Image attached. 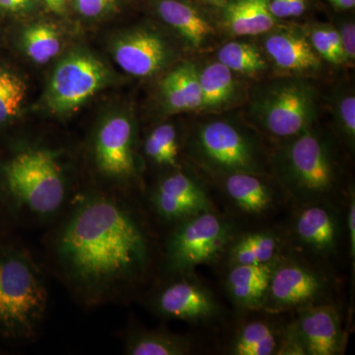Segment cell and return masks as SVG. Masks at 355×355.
Instances as JSON below:
<instances>
[{"instance_id":"6da1fadb","label":"cell","mask_w":355,"mask_h":355,"mask_svg":"<svg viewBox=\"0 0 355 355\" xmlns=\"http://www.w3.org/2000/svg\"><path fill=\"white\" fill-rule=\"evenodd\" d=\"M55 254L72 286L88 301H99L139 279L149 261L146 231L116 198H85L65 221Z\"/></svg>"},{"instance_id":"7a4b0ae2","label":"cell","mask_w":355,"mask_h":355,"mask_svg":"<svg viewBox=\"0 0 355 355\" xmlns=\"http://www.w3.org/2000/svg\"><path fill=\"white\" fill-rule=\"evenodd\" d=\"M280 183L294 202H330L340 183L338 165L328 139L311 130L288 139L277 153Z\"/></svg>"},{"instance_id":"3957f363","label":"cell","mask_w":355,"mask_h":355,"mask_svg":"<svg viewBox=\"0 0 355 355\" xmlns=\"http://www.w3.org/2000/svg\"><path fill=\"white\" fill-rule=\"evenodd\" d=\"M48 291L41 272L28 254L0 251V335L32 336L48 308Z\"/></svg>"},{"instance_id":"277c9868","label":"cell","mask_w":355,"mask_h":355,"mask_svg":"<svg viewBox=\"0 0 355 355\" xmlns=\"http://www.w3.org/2000/svg\"><path fill=\"white\" fill-rule=\"evenodd\" d=\"M3 178L13 202L34 216H53L67 198L64 171L57 154L49 149L20 151L4 166Z\"/></svg>"},{"instance_id":"5b68a950","label":"cell","mask_w":355,"mask_h":355,"mask_svg":"<svg viewBox=\"0 0 355 355\" xmlns=\"http://www.w3.org/2000/svg\"><path fill=\"white\" fill-rule=\"evenodd\" d=\"M193 154L200 164L217 175L266 174L258 144L241 130L216 121L205 123L196 135Z\"/></svg>"},{"instance_id":"8992f818","label":"cell","mask_w":355,"mask_h":355,"mask_svg":"<svg viewBox=\"0 0 355 355\" xmlns=\"http://www.w3.org/2000/svg\"><path fill=\"white\" fill-rule=\"evenodd\" d=\"M254 108L266 132L291 139L310 130L316 114L314 90L304 81L280 80L266 89Z\"/></svg>"},{"instance_id":"52a82bcc","label":"cell","mask_w":355,"mask_h":355,"mask_svg":"<svg viewBox=\"0 0 355 355\" xmlns=\"http://www.w3.org/2000/svg\"><path fill=\"white\" fill-rule=\"evenodd\" d=\"M109 76L106 65L94 55L71 53L53 70L46 88V106L58 114L76 111L106 85Z\"/></svg>"},{"instance_id":"ba28073f","label":"cell","mask_w":355,"mask_h":355,"mask_svg":"<svg viewBox=\"0 0 355 355\" xmlns=\"http://www.w3.org/2000/svg\"><path fill=\"white\" fill-rule=\"evenodd\" d=\"M233 226L216 210L202 212L178 222L166 246L170 270L188 273L197 266L209 263L216 254L214 238Z\"/></svg>"},{"instance_id":"9c48e42d","label":"cell","mask_w":355,"mask_h":355,"mask_svg":"<svg viewBox=\"0 0 355 355\" xmlns=\"http://www.w3.org/2000/svg\"><path fill=\"white\" fill-rule=\"evenodd\" d=\"M326 289L327 279L321 272L282 254L273 268L261 310L277 314L318 304Z\"/></svg>"},{"instance_id":"30bf717a","label":"cell","mask_w":355,"mask_h":355,"mask_svg":"<svg viewBox=\"0 0 355 355\" xmlns=\"http://www.w3.org/2000/svg\"><path fill=\"white\" fill-rule=\"evenodd\" d=\"M93 153L98 169L116 181H128L137 176L135 154V130L125 114L106 119L95 135Z\"/></svg>"},{"instance_id":"8fae6325","label":"cell","mask_w":355,"mask_h":355,"mask_svg":"<svg viewBox=\"0 0 355 355\" xmlns=\"http://www.w3.org/2000/svg\"><path fill=\"white\" fill-rule=\"evenodd\" d=\"M151 303L159 316L191 323L209 321L220 314L214 293L197 279L187 275L158 289Z\"/></svg>"},{"instance_id":"7c38bea8","label":"cell","mask_w":355,"mask_h":355,"mask_svg":"<svg viewBox=\"0 0 355 355\" xmlns=\"http://www.w3.org/2000/svg\"><path fill=\"white\" fill-rule=\"evenodd\" d=\"M303 355H336L345 345L340 313L331 304H314L297 310L295 321L288 324Z\"/></svg>"},{"instance_id":"4fadbf2b","label":"cell","mask_w":355,"mask_h":355,"mask_svg":"<svg viewBox=\"0 0 355 355\" xmlns=\"http://www.w3.org/2000/svg\"><path fill=\"white\" fill-rule=\"evenodd\" d=\"M151 202L161 218L176 223L196 214L214 210V203L202 184L178 170L159 182Z\"/></svg>"},{"instance_id":"5bb4252c","label":"cell","mask_w":355,"mask_h":355,"mask_svg":"<svg viewBox=\"0 0 355 355\" xmlns=\"http://www.w3.org/2000/svg\"><path fill=\"white\" fill-rule=\"evenodd\" d=\"M114 60L130 76H155L172 58V51L158 33L135 30L125 33L113 44Z\"/></svg>"},{"instance_id":"9a60e30c","label":"cell","mask_w":355,"mask_h":355,"mask_svg":"<svg viewBox=\"0 0 355 355\" xmlns=\"http://www.w3.org/2000/svg\"><path fill=\"white\" fill-rule=\"evenodd\" d=\"M329 202L301 205L292 223V233L301 245L318 256L335 254L342 237V220Z\"/></svg>"},{"instance_id":"2e32d148","label":"cell","mask_w":355,"mask_h":355,"mask_svg":"<svg viewBox=\"0 0 355 355\" xmlns=\"http://www.w3.org/2000/svg\"><path fill=\"white\" fill-rule=\"evenodd\" d=\"M277 259L261 265L229 266L226 291L237 307L243 310H261Z\"/></svg>"},{"instance_id":"e0dca14e","label":"cell","mask_w":355,"mask_h":355,"mask_svg":"<svg viewBox=\"0 0 355 355\" xmlns=\"http://www.w3.org/2000/svg\"><path fill=\"white\" fill-rule=\"evenodd\" d=\"M222 178L224 193L235 207L244 214L252 216L268 214L279 200L277 191L261 175L233 173Z\"/></svg>"},{"instance_id":"ac0fdd59","label":"cell","mask_w":355,"mask_h":355,"mask_svg":"<svg viewBox=\"0 0 355 355\" xmlns=\"http://www.w3.org/2000/svg\"><path fill=\"white\" fill-rule=\"evenodd\" d=\"M284 329L272 317L249 320L235 331L229 340L227 354L233 355H279Z\"/></svg>"},{"instance_id":"d6986e66","label":"cell","mask_w":355,"mask_h":355,"mask_svg":"<svg viewBox=\"0 0 355 355\" xmlns=\"http://www.w3.org/2000/svg\"><path fill=\"white\" fill-rule=\"evenodd\" d=\"M265 46L266 53L280 69L307 71L321 67L319 55L309 40L300 33H273L266 38Z\"/></svg>"},{"instance_id":"ffe728a7","label":"cell","mask_w":355,"mask_h":355,"mask_svg":"<svg viewBox=\"0 0 355 355\" xmlns=\"http://www.w3.org/2000/svg\"><path fill=\"white\" fill-rule=\"evenodd\" d=\"M160 89L168 111L181 113L202 109L200 74L191 62H184L170 71L163 78Z\"/></svg>"},{"instance_id":"44dd1931","label":"cell","mask_w":355,"mask_h":355,"mask_svg":"<svg viewBox=\"0 0 355 355\" xmlns=\"http://www.w3.org/2000/svg\"><path fill=\"white\" fill-rule=\"evenodd\" d=\"M284 247V240L279 233L254 231L236 235L225 253L230 265H261L279 258Z\"/></svg>"},{"instance_id":"7402d4cb","label":"cell","mask_w":355,"mask_h":355,"mask_svg":"<svg viewBox=\"0 0 355 355\" xmlns=\"http://www.w3.org/2000/svg\"><path fill=\"white\" fill-rule=\"evenodd\" d=\"M270 0H235L225 9L226 25L237 36H256L270 31L277 22Z\"/></svg>"},{"instance_id":"603a6c76","label":"cell","mask_w":355,"mask_h":355,"mask_svg":"<svg viewBox=\"0 0 355 355\" xmlns=\"http://www.w3.org/2000/svg\"><path fill=\"white\" fill-rule=\"evenodd\" d=\"M158 12L193 48H200L214 33L209 23L195 8L177 0H163L158 4Z\"/></svg>"},{"instance_id":"cb8c5ba5","label":"cell","mask_w":355,"mask_h":355,"mask_svg":"<svg viewBox=\"0 0 355 355\" xmlns=\"http://www.w3.org/2000/svg\"><path fill=\"white\" fill-rule=\"evenodd\" d=\"M191 350L188 338L168 331H135L125 342V352L132 355H184Z\"/></svg>"},{"instance_id":"d4e9b609","label":"cell","mask_w":355,"mask_h":355,"mask_svg":"<svg viewBox=\"0 0 355 355\" xmlns=\"http://www.w3.org/2000/svg\"><path fill=\"white\" fill-rule=\"evenodd\" d=\"M232 72L217 62L207 65L198 73L202 87V109H217L232 99L236 88Z\"/></svg>"},{"instance_id":"484cf974","label":"cell","mask_w":355,"mask_h":355,"mask_svg":"<svg viewBox=\"0 0 355 355\" xmlns=\"http://www.w3.org/2000/svg\"><path fill=\"white\" fill-rule=\"evenodd\" d=\"M22 46L33 62L43 64L60 53L62 40L55 28L40 23L30 26L23 32Z\"/></svg>"},{"instance_id":"4316f807","label":"cell","mask_w":355,"mask_h":355,"mask_svg":"<svg viewBox=\"0 0 355 355\" xmlns=\"http://www.w3.org/2000/svg\"><path fill=\"white\" fill-rule=\"evenodd\" d=\"M147 157L160 167L178 168L180 144L176 128L164 123L154 128L144 144Z\"/></svg>"},{"instance_id":"83f0119b","label":"cell","mask_w":355,"mask_h":355,"mask_svg":"<svg viewBox=\"0 0 355 355\" xmlns=\"http://www.w3.org/2000/svg\"><path fill=\"white\" fill-rule=\"evenodd\" d=\"M218 62L231 71L252 74L265 69L266 64L260 51L253 44L228 43L218 51Z\"/></svg>"},{"instance_id":"f1b7e54d","label":"cell","mask_w":355,"mask_h":355,"mask_svg":"<svg viewBox=\"0 0 355 355\" xmlns=\"http://www.w3.org/2000/svg\"><path fill=\"white\" fill-rule=\"evenodd\" d=\"M26 93L24 81L10 70L0 67V125L17 116Z\"/></svg>"},{"instance_id":"f546056e","label":"cell","mask_w":355,"mask_h":355,"mask_svg":"<svg viewBox=\"0 0 355 355\" xmlns=\"http://www.w3.org/2000/svg\"><path fill=\"white\" fill-rule=\"evenodd\" d=\"M310 42L318 55L329 62L340 64L347 62L340 33L333 28H317L311 33Z\"/></svg>"},{"instance_id":"4dcf8cb0","label":"cell","mask_w":355,"mask_h":355,"mask_svg":"<svg viewBox=\"0 0 355 355\" xmlns=\"http://www.w3.org/2000/svg\"><path fill=\"white\" fill-rule=\"evenodd\" d=\"M338 119L343 135L350 146H354L355 139V98L349 94L343 97L338 104Z\"/></svg>"},{"instance_id":"1f68e13d","label":"cell","mask_w":355,"mask_h":355,"mask_svg":"<svg viewBox=\"0 0 355 355\" xmlns=\"http://www.w3.org/2000/svg\"><path fill=\"white\" fill-rule=\"evenodd\" d=\"M77 11L87 18H98L113 10L116 0H74Z\"/></svg>"},{"instance_id":"d6a6232c","label":"cell","mask_w":355,"mask_h":355,"mask_svg":"<svg viewBox=\"0 0 355 355\" xmlns=\"http://www.w3.org/2000/svg\"><path fill=\"white\" fill-rule=\"evenodd\" d=\"M340 33V42L347 60H354L355 58V27L352 23L343 26Z\"/></svg>"},{"instance_id":"836d02e7","label":"cell","mask_w":355,"mask_h":355,"mask_svg":"<svg viewBox=\"0 0 355 355\" xmlns=\"http://www.w3.org/2000/svg\"><path fill=\"white\" fill-rule=\"evenodd\" d=\"M347 236H349V257L354 261L355 257V200L354 193H350L347 218Z\"/></svg>"},{"instance_id":"e575fe53","label":"cell","mask_w":355,"mask_h":355,"mask_svg":"<svg viewBox=\"0 0 355 355\" xmlns=\"http://www.w3.org/2000/svg\"><path fill=\"white\" fill-rule=\"evenodd\" d=\"M34 0H0V9L10 13H19L32 6Z\"/></svg>"},{"instance_id":"d590c367","label":"cell","mask_w":355,"mask_h":355,"mask_svg":"<svg viewBox=\"0 0 355 355\" xmlns=\"http://www.w3.org/2000/svg\"><path fill=\"white\" fill-rule=\"evenodd\" d=\"M291 17L302 15L306 9L305 0H288Z\"/></svg>"},{"instance_id":"8d00e7d4","label":"cell","mask_w":355,"mask_h":355,"mask_svg":"<svg viewBox=\"0 0 355 355\" xmlns=\"http://www.w3.org/2000/svg\"><path fill=\"white\" fill-rule=\"evenodd\" d=\"M71 0H44L46 7L55 12H62Z\"/></svg>"},{"instance_id":"74e56055","label":"cell","mask_w":355,"mask_h":355,"mask_svg":"<svg viewBox=\"0 0 355 355\" xmlns=\"http://www.w3.org/2000/svg\"><path fill=\"white\" fill-rule=\"evenodd\" d=\"M338 8L349 9L355 6V0H330Z\"/></svg>"}]
</instances>
